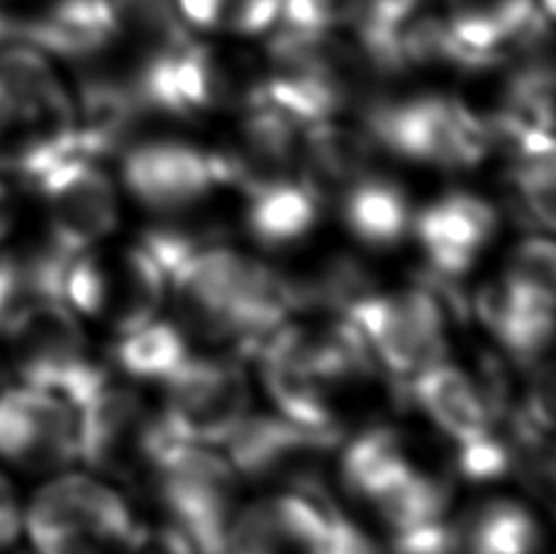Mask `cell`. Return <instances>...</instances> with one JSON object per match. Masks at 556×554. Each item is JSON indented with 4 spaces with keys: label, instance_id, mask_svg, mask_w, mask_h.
I'll return each instance as SVG.
<instances>
[{
    "label": "cell",
    "instance_id": "obj_1",
    "mask_svg": "<svg viewBox=\"0 0 556 554\" xmlns=\"http://www.w3.org/2000/svg\"><path fill=\"white\" fill-rule=\"evenodd\" d=\"M68 160H81L72 93L37 47H0V172L35 188Z\"/></svg>",
    "mask_w": 556,
    "mask_h": 554
},
{
    "label": "cell",
    "instance_id": "obj_2",
    "mask_svg": "<svg viewBox=\"0 0 556 554\" xmlns=\"http://www.w3.org/2000/svg\"><path fill=\"white\" fill-rule=\"evenodd\" d=\"M362 117L364 130L379 150L417 164L466 172L491 154L481 115L459 98L442 93L376 96Z\"/></svg>",
    "mask_w": 556,
    "mask_h": 554
},
{
    "label": "cell",
    "instance_id": "obj_3",
    "mask_svg": "<svg viewBox=\"0 0 556 554\" xmlns=\"http://www.w3.org/2000/svg\"><path fill=\"white\" fill-rule=\"evenodd\" d=\"M147 483L198 554H225L237 493V471L230 462L203 444L176 442L159 457Z\"/></svg>",
    "mask_w": 556,
    "mask_h": 554
},
{
    "label": "cell",
    "instance_id": "obj_4",
    "mask_svg": "<svg viewBox=\"0 0 556 554\" xmlns=\"http://www.w3.org/2000/svg\"><path fill=\"white\" fill-rule=\"evenodd\" d=\"M25 522L39 554H105L135 528L127 503L81 474L47 483Z\"/></svg>",
    "mask_w": 556,
    "mask_h": 554
},
{
    "label": "cell",
    "instance_id": "obj_5",
    "mask_svg": "<svg viewBox=\"0 0 556 554\" xmlns=\"http://www.w3.org/2000/svg\"><path fill=\"white\" fill-rule=\"evenodd\" d=\"M344 318L359 328L376 364L399 381H410L417 372L446 357L452 325L434 295L417 281L403 293H369Z\"/></svg>",
    "mask_w": 556,
    "mask_h": 554
},
{
    "label": "cell",
    "instance_id": "obj_6",
    "mask_svg": "<svg viewBox=\"0 0 556 554\" xmlns=\"http://www.w3.org/2000/svg\"><path fill=\"white\" fill-rule=\"evenodd\" d=\"M164 383L162 420L184 442H225L250 415V383L235 362L188 357Z\"/></svg>",
    "mask_w": 556,
    "mask_h": 554
},
{
    "label": "cell",
    "instance_id": "obj_7",
    "mask_svg": "<svg viewBox=\"0 0 556 554\" xmlns=\"http://www.w3.org/2000/svg\"><path fill=\"white\" fill-rule=\"evenodd\" d=\"M25 386L66 399L91 367L81 325L66 301L39 299L20 309L0 332Z\"/></svg>",
    "mask_w": 556,
    "mask_h": 554
},
{
    "label": "cell",
    "instance_id": "obj_8",
    "mask_svg": "<svg viewBox=\"0 0 556 554\" xmlns=\"http://www.w3.org/2000/svg\"><path fill=\"white\" fill-rule=\"evenodd\" d=\"M0 457L47 471L78 459L76 415L59 395L20 386L0 395Z\"/></svg>",
    "mask_w": 556,
    "mask_h": 554
},
{
    "label": "cell",
    "instance_id": "obj_9",
    "mask_svg": "<svg viewBox=\"0 0 556 554\" xmlns=\"http://www.w3.org/2000/svg\"><path fill=\"white\" fill-rule=\"evenodd\" d=\"M35 188L49 207V240L64 250L86 252L115 230L117 196L96 162L68 160L47 172Z\"/></svg>",
    "mask_w": 556,
    "mask_h": 554
},
{
    "label": "cell",
    "instance_id": "obj_10",
    "mask_svg": "<svg viewBox=\"0 0 556 554\" xmlns=\"http://www.w3.org/2000/svg\"><path fill=\"white\" fill-rule=\"evenodd\" d=\"M123 181L152 211H184L220 186L213 152L178 140L127 147Z\"/></svg>",
    "mask_w": 556,
    "mask_h": 554
},
{
    "label": "cell",
    "instance_id": "obj_11",
    "mask_svg": "<svg viewBox=\"0 0 556 554\" xmlns=\"http://www.w3.org/2000/svg\"><path fill=\"white\" fill-rule=\"evenodd\" d=\"M442 10L462 72L473 74L503 64L552 23L540 13L538 0H442Z\"/></svg>",
    "mask_w": 556,
    "mask_h": 554
},
{
    "label": "cell",
    "instance_id": "obj_12",
    "mask_svg": "<svg viewBox=\"0 0 556 554\" xmlns=\"http://www.w3.org/2000/svg\"><path fill=\"white\" fill-rule=\"evenodd\" d=\"M417 242L427 266L446 276H464L498 230V211L485 198L452 191L413 215Z\"/></svg>",
    "mask_w": 556,
    "mask_h": 554
},
{
    "label": "cell",
    "instance_id": "obj_13",
    "mask_svg": "<svg viewBox=\"0 0 556 554\" xmlns=\"http://www.w3.org/2000/svg\"><path fill=\"white\" fill-rule=\"evenodd\" d=\"M225 442L237 474L254 481L286 479L288 487L320 477L317 459L334 448V442L298 428L283 415H247Z\"/></svg>",
    "mask_w": 556,
    "mask_h": 554
},
{
    "label": "cell",
    "instance_id": "obj_14",
    "mask_svg": "<svg viewBox=\"0 0 556 554\" xmlns=\"http://www.w3.org/2000/svg\"><path fill=\"white\" fill-rule=\"evenodd\" d=\"M376 152L379 147L364 127H346L334 121L313 123L301 137V179L325 203L371 174Z\"/></svg>",
    "mask_w": 556,
    "mask_h": 554
},
{
    "label": "cell",
    "instance_id": "obj_15",
    "mask_svg": "<svg viewBox=\"0 0 556 554\" xmlns=\"http://www.w3.org/2000/svg\"><path fill=\"white\" fill-rule=\"evenodd\" d=\"M408 401L417 403V408L450 438L454 448L495 432L471 376L444 360L413 376L408 381Z\"/></svg>",
    "mask_w": 556,
    "mask_h": 554
},
{
    "label": "cell",
    "instance_id": "obj_16",
    "mask_svg": "<svg viewBox=\"0 0 556 554\" xmlns=\"http://www.w3.org/2000/svg\"><path fill=\"white\" fill-rule=\"evenodd\" d=\"M342 221L356 242L386 252L408 237L413 207L399 184L366 174L342 193Z\"/></svg>",
    "mask_w": 556,
    "mask_h": 554
},
{
    "label": "cell",
    "instance_id": "obj_17",
    "mask_svg": "<svg viewBox=\"0 0 556 554\" xmlns=\"http://www.w3.org/2000/svg\"><path fill=\"white\" fill-rule=\"evenodd\" d=\"M108 293L103 318L125 335L154 320L166 295V276L142 244L127 247L113 262H105Z\"/></svg>",
    "mask_w": 556,
    "mask_h": 554
},
{
    "label": "cell",
    "instance_id": "obj_18",
    "mask_svg": "<svg viewBox=\"0 0 556 554\" xmlns=\"http://www.w3.org/2000/svg\"><path fill=\"white\" fill-rule=\"evenodd\" d=\"M323 205L301 176H293L247 196V227L266 250H283L313 232Z\"/></svg>",
    "mask_w": 556,
    "mask_h": 554
},
{
    "label": "cell",
    "instance_id": "obj_19",
    "mask_svg": "<svg viewBox=\"0 0 556 554\" xmlns=\"http://www.w3.org/2000/svg\"><path fill=\"white\" fill-rule=\"evenodd\" d=\"M456 526V554H538L540 528L518 501L498 499L473 508Z\"/></svg>",
    "mask_w": 556,
    "mask_h": 554
},
{
    "label": "cell",
    "instance_id": "obj_20",
    "mask_svg": "<svg viewBox=\"0 0 556 554\" xmlns=\"http://www.w3.org/2000/svg\"><path fill=\"white\" fill-rule=\"evenodd\" d=\"M264 386L269 391L271 401L286 420L295 423L298 428L311 430L330 442L342 440L340 420L332 411V403L327 399V386L291 364L260 360Z\"/></svg>",
    "mask_w": 556,
    "mask_h": 554
},
{
    "label": "cell",
    "instance_id": "obj_21",
    "mask_svg": "<svg viewBox=\"0 0 556 554\" xmlns=\"http://www.w3.org/2000/svg\"><path fill=\"white\" fill-rule=\"evenodd\" d=\"M413 467L403 435L386 425L364 430L342 452V483L356 499L371 501Z\"/></svg>",
    "mask_w": 556,
    "mask_h": 554
},
{
    "label": "cell",
    "instance_id": "obj_22",
    "mask_svg": "<svg viewBox=\"0 0 556 554\" xmlns=\"http://www.w3.org/2000/svg\"><path fill=\"white\" fill-rule=\"evenodd\" d=\"M188 33L215 39H254L278 23L281 0H174Z\"/></svg>",
    "mask_w": 556,
    "mask_h": 554
},
{
    "label": "cell",
    "instance_id": "obj_23",
    "mask_svg": "<svg viewBox=\"0 0 556 554\" xmlns=\"http://www.w3.org/2000/svg\"><path fill=\"white\" fill-rule=\"evenodd\" d=\"M391 532L442 520L452 503V483L415 467L383 487L369 501Z\"/></svg>",
    "mask_w": 556,
    "mask_h": 554
},
{
    "label": "cell",
    "instance_id": "obj_24",
    "mask_svg": "<svg viewBox=\"0 0 556 554\" xmlns=\"http://www.w3.org/2000/svg\"><path fill=\"white\" fill-rule=\"evenodd\" d=\"M298 311H327L344 315L374 293V274L352 254H334L311 274L293 276Z\"/></svg>",
    "mask_w": 556,
    "mask_h": 554
},
{
    "label": "cell",
    "instance_id": "obj_25",
    "mask_svg": "<svg viewBox=\"0 0 556 554\" xmlns=\"http://www.w3.org/2000/svg\"><path fill=\"white\" fill-rule=\"evenodd\" d=\"M188 357L184 330L154 320L125 332L115 348L117 367L142 381H166Z\"/></svg>",
    "mask_w": 556,
    "mask_h": 554
},
{
    "label": "cell",
    "instance_id": "obj_26",
    "mask_svg": "<svg viewBox=\"0 0 556 554\" xmlns=\"http://www.w3.org/2000/svg\"><path fill=\"white\" fill-rule=\"evenodd\" d=\"M554 156L513 162L508 174V211L525 227H554Z\"/></svg>",
    "mask_w": 556,
    "mask_h": 554
},
{
    "label": "cell",
    "instance_id": "obj_27",
    "mask_svg": "<svg viewBox=\"0 0 556 554\" xmlns=\"http://www.w3.org/2000/svg\"><path fill=\"white\" fill-rule=\"evenodd\" d=\"M366 0H281L276 27L303 35L346 33L359 17Z\"/></svg>",
    "mask_w": 556,
    "mask_h": 554
},
{
    "label": "cell",
    "instance_id": "obj_28",
    "mask_svg": "<svg viewBox=\"0 0 556 554\" xmlns=\"http://www.w3.org/2000/svg\"><path fill=\"white\" fill-rule=\"evenodd\" d=\"M554 244L544 237H528L515 247L503 281L518 295L554 299Z\"/></svg>",
    "mask_w": 556,
    "mask_h": 554
},
{
    "label": "cell",
    "instance_id": "obj_29",
    "mask_svg": "<svg viewBox=\"0 0 556 554\" xmlns=\"http://www.w3.org/2000/svg\"><path fill=\"white\" fill-rule=\"evenodd\" d=\"M456 471L459 477L473 483L498 481L513 469V452L508 440H501L498 432L456 448Z\"/></svg>",
    "mask_w": 556,
    "mask_h": 554
},
{
    "label": "cell",
    "instance_id": "obj_30",
    "mask_svg": "<svg viewBox=\"0 0 556 554\" xmlns=\"http://www.w3.org/2000/svg\"><path fill=\"white\" fill-rule=\"evenodd\" d=\"M491 423H503L513 411V383L503 360L491 350L476 357V379H471Z\"/></svg>",
    "mask_w": 556,
    "mask_h": 554
},
{
    "label": "cell",
    "instance_id": "obj_31",
    "mask_svg": "<svg viewBox=\"0 0 556 554\" xmlns=\"http://www.w3.org/2000/svg\"><path fill=\"white\" fill-rule=\"evenodd\" d=\"M381 554H456V526L434 520L427 526L391 532V542Z\"/></svg>",
    "mask_w": 556,
    "mask_h": 554
},
{
    "label": "cell",
    "instance_id": "obj_32",
    "mask_svg": "<svg viewBox=\"0 0 556 554\" xmlns=\"http://www.w3.org/2000/svg\"><path fill=\"white\" fill-rule=\"evenodd\" d=\"M117 554H198L193 542L174 522L168 526H135L117 547Z\"/></svg>",
    "mask_w": 556,
    "mask_h": 554
},
{
    "label": "cell",
    "instance_id": "obj_33",
    "mask_svg": "<svg viewBox=\"0 0 556 554\" xmlns=\"http://www.w3.org/2000/svg\"><path fill=\"white\" fill-rule=\"evenodd\" d=\"M20 532V511L13 487L0 474V550L10 547Z\"/></svg>",
    "mask_w": 556,
    "mask_h": 554
},
{
    "label": "cell",
    "instance_id": "obj_34",
    "mask_svg": "<svg viewBox=\"0 0 556 554\" xmlns=\"http://www.w3.org/2000/svg\"><path fill=\"white\" fill-rule=\"evenodd\" d=\"M15 215H17V211H15L13 196H10L8 188L0 184V240H3V237H8V232L13 230Z\"/></svg>",
    "mask_w": 556,
    "mask_h": 554
},
{
    "label": "cell",
    "instance_id": "obj_35",
    "mask_svg": "<svg viewBox=\"0 0 556 554\" xmlns=\"http://www.w3.org/2000/svg\"><path fill=\"white\" fill-rule=\"evenodd\" d=\"M25 3H27V0H0V17L8 15L10 10H17V8H23Z\"/></svg>",
    "mask_w": 556,
    "mask_h": 554
},
{
    "label": "cell",
    "instance_id": "obj_36",
    "mask_svg": "<svg viewBox=\"0 0 556 554\" xmlns=\"http://www.w3.org/2000/svg\"><path fill=\"white\" fill-rule=\"evenodd\" d=\"M5 37V33H3V23H0V39H3Z\"/></svg>",
    "mask_w": 556,
    "mask_h": 554
}]
</instances>
